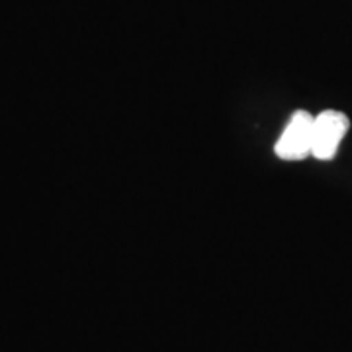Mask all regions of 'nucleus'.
Listing matches in <instances>:
<instances>
[{"instance_id":"nucleus-1","label":"nucleus","mask_w":352,"mask_h":352,"mask_svg":"<svg viewBox=\"0 0 352 352\" xmlns=\"http://www.w3.org/2000/svg\"><path fill=\"white\" fill-rule=\"evenodd\" d=\"M349 118L342 112L325 110L314 120V143L311 155L319 161H331L339 149L340 141L349 131Z\"/></svg>"},{"instance_id":"nucleus-2","label":"nucleus","mask_w":352,"mask_h":352,"mask_svg":"<svg viewBox=\"0 0 352 352\" xmlns=\"http://www.w3.org/2000/svg\"><path fill=\"white\" fill-rule=\"evenodd\" d=\"M314 116L309 112H296L276 143V155L284 161H302L311 155L314 143Z\"/></svg>"}]
</instances>
